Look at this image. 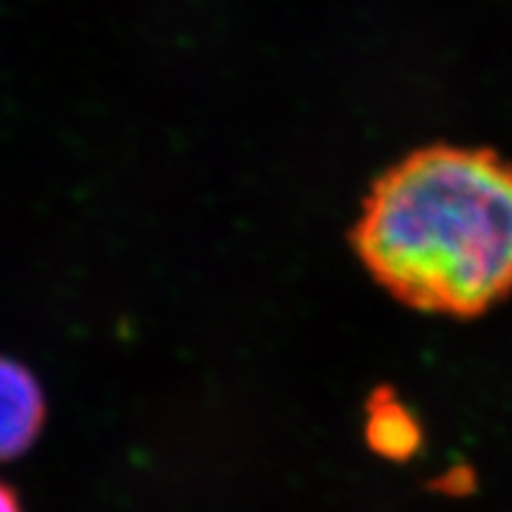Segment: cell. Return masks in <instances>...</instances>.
I'll return each mask as SVG.
<instances>
[{"instance_id":"cell-4","label":"cell","mask_w":512,"mask_h":512,"mask_svg":"<svg viewBox=\"0 0 512 512\" xmlns=\"http://www.w3.org/2000/svg\"><path fill=\"white\" fill-rule=\"evenodd\" d=\"M0 512H22V505H19L15 491L3 482H0Z\"/></svg>"},{"instance_id":"cell-3","label":"cell","mask_w":512,"mask_h":512,"mask_svg":"<svg viewBox=\"0 0 512 512\" xmlns=\"http://www.w3.org/2000/svg\"><path fill=\"white\" fill-rule=\"evenodd\" d=\"M368 418V441L375 453L384 458H408L420 444V430L413 415L394 401V396L382 392L370 403Z\"/></svg>"},{"instance_id":"cell-2","label":"cell","mask_w":512,"mask_h":512,"mask_svg":"<svg viewBox=\"0 0 512 512\" xmlns=\"http://www.w3.org/2000/svg\"><path fill=\"white\" fill-rule=\"evenodd\" d=\"M46 420L41 384L22 363L0 356V463L29 451Z\"/></svg>"},{"instance_id":"cell-1","label":"cell","mask_w":512,"mask_h":512,"mask_svg":"<svg viewBox=\"0 0 512 512\" xmlns=\"http://www.w3.org/2000/svg\"><path fill=\"white\" fill-rule=\"evenodd\" d=\"M351 242L396 302L482 316L512 294V162L489 147L413 150L373 183Z\"/></svg>"}]
</instances>
